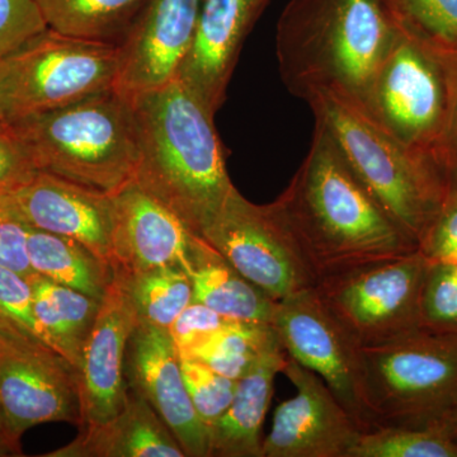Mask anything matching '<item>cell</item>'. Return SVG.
<instances>
[{
  "label": "cell",
  "instance_id": "1",
  "mask_svg": "<svg viewBox=\"0 0 457 457\" xmlns=\"http://www.w3.org/2000/svg\"><path fill=\"white\" fill-rule=\"evenodd\" d=\"M272 204L319 282L418 249L317 123L308 154Z\"/></svg>",
  "mask_w": 457,
  "mask_h": 457
},
{
  "label": "cell",
  "instance_id": "2",
  "mask_svg": "<svg viewBox=\"0 0 457 457\" xmlns=\"http://www.w3.org/2000/svg\"><path fill=\"white\" fill-rule=\"evenodd\" d=\"M131 99L139 140L135 182L201 237L234 188L215 116L179 78Z\"/></svg>",
  "mask_w": 457,
  "mask_h": 457
},
{
  "label": "cell",
  "instance_id": "3",
  "mask_svg": "<svg viewBox=\"0 0 457 457\" xmlns=\"http://www.w3.org/2000/svg\"><path fill=\"white\" fill-rule=\"evenodd\" d=\"M394 37L384 0H290L276 35L282 82L303 101L320 89L360 101Z\"/></svg>",
  "mask_w": 457,
  "mask_h": 457
},
{
  "label": "cell",
  "instance_id": "4",
  "mask_svg": "<svg viewBox=\"0 0 457 457\" xmlns=\"http://www.w3.org/2000/svg\"><path fill=\"white\" fill-rule=\"evenodd\" d=\"M305 101L361 182L420 246L450 194L437 156L400 143L342 90H317Z\"/></svg>",
  "mask_w": 457,
  "mask_h": 457
},
{
  "label": "cell",
  "instance_id": "5",
  "mask_svg": "<svg viewBox=\"0 0 457 457\" xmlns=\"http://www.w3.org/2000/svg\"><path fill=\"white\" fill-rule=\"evenodd\" d=\"M8 123L38 170L108 195L121 191L137 176L134 104L116 89Z\"/></svg>",
  "mask_w": 457,
  "mask_h": 457
},
{
  "label": "cell",
  "instance_id": "6",
  "mask_svg": "<svg viewBox=\"0 0 457 457\" xmlns=\"http://www.w3.org/2000/svg\"><path fill=\"white\" fill-rule=\"evenodd\" d=\"M457 396V336L426 328L362 348L370 429L437 423Z\"/></svg>",
  "mask_w": 457,
  "mask_h": 457
},
{
  "label": "cell",
  "instance_id": "7",
  "mask_svg": "<svg viewBox=\"0 0 457 457\" xmlns=\"http://www.w3.org/2000/svg\"><path fill=\"white\" fill-rule=\"evenodd\" d=\"M120 62V44L47 29L0 60V121L49 112L114 89Z\"/></svg>",
  "mask_w": 457,
  "mask_h": 457
},
{
  "label": "cell",
  "instance_id": "8",
  "mask_svg": "<svg viewBox=\"0 0 457 457\" xmlns=\"http://www.w3.org/2000/svg\"><path fill=\"white\" fill-rule=\"evenodd\" d=\"M200 237L276 303L319 285L273 204H252L236 187Z\"/></svg>",
  "mask_w": 457,
  "mask_h": 457
},
{
  "label": "cell",
  "instance_id": "9",
  "mask_svg": "<svg viewBox=\"0 0 457 457\" xmlns=\"http://www.w3.org/2000/svg\"><path fill=\"white\" fill-rule=\"evenodd\" d=\"M400 143L435 154L447 111V82L437 54L396 31L360 99Z\"/></svg>",
  "mask_w": 457,
  "mask_h": 457
},
{
  "label": "cell",
  "instance_id": "10",
  "mask_svg": "<svg viewBox=\"0 0 457 457\" xmlns=\"http://www.w3.org/2000/svg\"><path fill=\"white\" fill-rule=\"evenodd\" d=\"M428 260L420 249L319 282L329 311L361 348L420 328V300Z\"/></svg>",
  "mask_w": 457,
  "mask_h": 457
},
{
  "label": "cell",
  "instance_id": "11",
  "mask_svg": "<svg viewBox=\"0 0 457 457\" xmlns=\"http://www.w3.org/2000/svg\"><path fill=\"white\" fill-rule=\"evenodd\" d=\"M270 324L286 353L320 376L363 431H369L362 398V348L329 311L317 287L276 303Z\"/></svg>",
  "mask_w": 457,
  "mask_h": 457
},
{
  "label": "cell",
  "instance_id": "12",
  "mask_svg": "<svg viewBox=\"0 0 457 457\" xmlns=\"http://www.w3.org/2000/svg\"><path fill=\"white\" fill-rule=\"evenodd\" d=\"M0 418L17 441L42 423L79 427L73 366L50 348L0 338Z\"/></svg>",
  "mask_w": 457,
  "mask_h": 457
},
{
  "label": "cell",
  "instance_id": "13",
  "mask_svg": "<svg viewBox=\"0 0 457 457\" xmlns=\"http://www.w3.org/2000/svg\"><path fill=\"white\" fill-rule=\"evenodd\" d=\"M282 372L296 387L276 409L262 457H351L365 432L320 376L286 356Z\"/></svg>",
  "mask_w": 457,
  "mask_h": 457
},
{
  "label": "cell",
  "instance_id": "14",
  "mask_svg": "<svg viewBox=\"0 0 457 457\" xmlns=\"http://www.w3.org/2000/svg\"><path fill=\"white\" fill-rule=\"evenodd\" d=\"M0 198L27 227L78 240L112 267V195L37 170Z\"/></svg>",
  "mask_w": 457,
  "mask_h": 457
},
{
  "label": "cell",
  "instance_id": "15",
  "mask_svg": "<svg viewBox=\"0 0 457 457\" xmlns=\"http://www.w3.org/2000/svg\"><path fill=\"white\" fill-rule=\"evenodd\" d=\"M139 323V315L125 281L113 272L75 368L82 417L79 428L106 422L125 405L126 350Z\"/></svg>",
  "mask_w": 457,
  "mask_h": 457
},
{
  "label": "cell",
  "instance_id": "16",
  "mask_svg": "<svg viewBox=\"0 0 457 457\" xmlns=\"http://www.w3.org/2000/svg\"><path fill=\"white\" fill-rule=\"evenodd\" d=\"M125 378L128 386L152 405L186 456H210L209 428L189 398L167 329L137 324L126 350Z\"/></svg>",
  "mask_w": 457,
  "mask_h": 457
},
{
  "label": "cell",
  "instance_id": "17",
  "mask_svg": "<svg viewBox=\"0 0 457 457\" xmlns=\"http://www.w3.org/2000/svg\"><path fill=\"white\" fill-rule=\"evenodd\" d=\"M201 0H147L120 44L114 89L129 98L176 79L196 31Z\"/></svg>",
  "mask_w": 457,
  "mask_h": 457
},
{
  "label": "cell",
  "instance_id": "18",
  "mask_svg": "<svg viewBox=\"0 0 457 457\" xmlns=\"http://www.w3.org/2000/svg\"><path fill=\"white\" fill-rule=\"evenodd\" d=\"M112 196L113 272L132 276L176 266L191 275L196 236L185 222L135 180Z\"/></svg>",
  "mask_w": 457,
  "mask_h": 457
},
{
  "label": "cell",
  "instance_id": "19",
  "mask_svg": "<svg viewBox=\"0 0 457 457\" xmlns=\"http://www.w3.org/2000/svg\"><path fill=\"white\" fill-rule=\"evenodd\" d=\"M270 0H201L194 41L177 78L212 116L224 104L237 56Z\"/></svg>",
  "mask_w": 457,
  "mask_h": 457
},
{
  "label": "cell",
  "instance_id": "20",
  "mask_svg": "<svg viewBox=\"0 0 457 457\" xmlns=\"http://www.w3.org/2000/svg\"><path fill=\"white\" fill-rule=\"evenodd\" d=\"M46 457H185L179 442L140 394L128 386L116 416L79 428V435Z\"/></svg>",
  "mask_w": 457,
  "mask_h": 457
},
{
  "label": "cell",
  "instance_id": "21",
  "mask_svg": "<svg viewBox=\"0 0 457 457\" xmlns=\"http://www.w3.org/2000/svg\"><path fill=\"white\" fill-rule=\"evenodd\" d=\"M286 356L284 347L273 348L237 380L233 402L210 427V456L262 457L261 428Z\"/></svg>",
  "mask_w": 457,
  "mask_h": 457
},
{
  "label": "cell",
  "instance_id": "22",
  "mask_svg": "<svg viewBox=\"0 0 457 457\" xmlns=\"http://www.w3.org/2000/svg\"><path fill=\"white\" fill-rule=\"evenodd\" d=\"M194 302L231 320L272 323L276 302L248 281L203 237H195L191 255Z\"/></svg>",
  "mask_w": 457,
  "mask_h": 457
},
{
  "label": "cell",
  "instance_id": "23",
  "mask_svg": "<svg viewBox=\"0 0 457 457\" xmlns=\"http://www.w3.org/2000/svg\"><path fill=\"white\" fill-rule=\"evenodd\" d=\"M27 279L32 288L33 312L51 350L75 370L101 300L56 284L38 273Z\"/></svg>",
  "mask_w": 457,
  "mask_h": 457
},
{
  "label": "cell",
  "instance_id": "24",
  "mask_svg": "<svg viewBox=\"0 0 457 457\" xmlns=\"http://www.w3.org/2000/svg\"><path fill=\"white\" fill-rule=\"evenodd\" d=\"M27 252L38 275L102 300L113 278V269L71 237L29 228Z\"/></svg>",
  "mask_w": 457,
  "mask_h": 457
},
{
  "label": "cell",
  "instance_id": "25",
  "mask_svg": "<svg viewBox=\"0 0 457 457\" xmlns=\"http://www.w3.org/2000/svg\"><path fill=\"white\" fill-rule=\"evenodd\" d=\"M53 31L121 44L147 0H33Z\"/></svg>",
  "mask_w": 457,
  "mask_h": 457
},
{
  "label": "cell",
  "instance_id": "26",
  "mask_svg": "<svg viewBox=\"0 0 457 457\" xmlns=\"http://www.w3.org/2000/svg\"><path fill=\"white\" fill-rule=\"evenodd\" d=\"M276 347L282 345L272 324L233 321L213 333L185 359L203 361L213 371L237 381L253 369L264 353Z\"/></svg>",
  "mask_w": 457,
  "mask_h": 457
},
{
  "label": "cell",
  "instance_id": "27",
  "mask_svg": "<svg viewBox=\"0 0 457 457\" xmlns=\"http://www.w3.org/2000/svg\"><path fill=\"white\" fill-rule=\"evenodd\" d=\"M117 275L125 281L141 323L168 329L194 302L191 276L180 267H161L132 276Z\"/></svg>",
  "mask_w": 457,
  "mask_h": 457
},
{
  "label": "cell",
  "instance_id": "28",
  "mask_svg": "<svg viewBox=\"0 0 457 457\" xmlns=\"http://www.w3.org/2000/svg\"><path fill=\"white\" fill-rule=\"evenodd\" d=\"M396 31L436 53L457 54V0H384Z\"/></svg>",
  "mask_w": 457,
  "mask_h": 457
},
{
  "label": "cell",
  "instance_id": "29",
  "mask_svg": "<svg viewBox=\"0 0 457 457\" xmlns=\"http://www.w3.org/2000/svg\"><path fill=\"white\" fill-rule=\"evenodd\" d=\"M351 457H457V445L438 423L375 427L361 433Z\"/></svg>",
  "mask_w": 457,
  "mask_h": 457
},
{
  "label": "cell",
  "instance_id": "30",
  "mask_svg": "<svg viewBox=\"0 0 457 457\" xmlns=\"http://www.w3.org/2000/svg\"><path fill=\"white\" fill-rule=\"evenodd\" d=\"M0 338L51 350L33 312L29 279L4 266H0Z\"/></svg>",
  "mask_w": 457,
  "mask_h": 457
},
{
  "label": "cell",
  "instance_id": "31",
  "mask_svg": "<svg viewBox=\"0 0 457 457\" xmlns=\"http://www.w3.org/2000/svg\"><path fill=\"white\" fill-rule=\"evenodd\" d=\"M420 328L457 336V262L429 261L420 300Z\"/></svg>",
  "mask_w": 457,
  "mask_h": 457
},
{
  "label": "cell",
  "instance_id": "32",
  "mask_svg": "<svg viewBox=\"0 0 457 457\" xmlns=\"http://www.w3.org/2000/svg\"><path fill=\"white\" fill-rule=\"evenodd\" d=\"M180 370L192 404L210 431L233 402L237 381L213 371L196 359H180Z\"/></svg>",
  "mask_w": 457,
  "mask_h": 457
},
{
  "label": "cell",
  "instance_id": "33",
  "mask_svg": "<svg viewBox=\"0 0 457 457\" xmlns=\"http://www.w3.org/2000/svg\"><path fill=\"white\" fill-rule=\"evenodd\" d=\"M47 29L33 0H0V59Z\"/></svg>",
  "mask_w": 457,
  "mask_h": 457
},
{
  "label": "cell",
  "instance_id": "34",
  "mask_svg": "<svg viewBox=\"0 0 457 457\" xmlns=\"http://www.w3.org/2000/svg\"><path fill=\"white\" fill-rule=\"evenodd\" d=\"M233 321L237 320H231L203 303L192 302L167 330L180 359H185L200 348L213 333Z\"/></svg>",
  "mask_w": 457,
  "mask_h": 457
},
{
  "label": "cell",
  "instance_id": "35",
  "mask_svg": "<svg viewBox=\"0 0 457 457\" xmlns=\"http://www.w3.org/2000/svg\"><path fill=\"white\" fill-rule=\"evenodd\" d=\"M436 54L440 57L445 74H446L447 111L435 154L445 171L450 192H455L457 191V54Z\"/></svg>",
  "mask_w": 457,
  "mask_h": 457
},
{
  "label": "cell",
  "instance_id": "36",
  "mask_svg": "<svg viewBox=\"0 0 457 457\" xmlns=\"http://www.w3.org/2000/svg\"><path fill=\"white\" fill-rule=\"evenodd\" d=\"M29 228L0 198V266L26 278L36 273L27 252Z\"/></svg>",
  "mask_w": 457,
  "mask_h": 457
},
{
  "label": "cell",
  "instance_id": "37",
  "mask_svg": "<svg viewBox=\"0 0 457 457\" xmlns=\"http://www.w3.org/2000/svg\"><path fill=\"white\" fill-rule=\"evenodd\" d=\"M418 249L429 261L457 262V191L450 192Z\"/></svg>",
  "mask_w": 457,
  "mask_h": 457
},
{
  "label": "cell",
  "instance_id": "38",
  "mask_svg": "<svg viewBox=\"0 0 457 457\" xmlns=\"http://www.w3.org/2000/svg\"><path fill=\"white\" fill-rule=\"evenodd\" d=\"M37 170L11 123L0 121V192L26 182Z\"/></svg>",
  "mask_w": 457,
  "mask_h": 457
},
{
  "label": "cell",
  "instance_id": "39",
  "mask_svg": "<svg viewBox=\"0 0 457 457\" xmlns=\"http://www.w3.org/2000/svg\"><path fill=\"white\" fill-rule=\"evenodd\" d=\"M437 423L446 432L451 440L457 445V396L453 400L449 408L445 411V413L442 414Z\"/></svg>",
  "mask_w": 457,
  "mask_h": 457
},
{
  "label": "cell",
  "instance_id": "40",
  "mask_svg": "<svg viewBox=\"0 0 457 457\" xmlns=\"http://www.w3.org/2000/svg\"><path fill=\"white\" fill-rule=\"evenodd\" d=\"M22 449H21L20 441L14 440L11 433L5 428L2 418H0V456H21Z\"/></svg>",
  "mask_w": 457,
  "mask_h": 457
},
{
  "label": "cell",
  "instance_id": "41",
  "mask_svg": "<svg viewBox=\"0 0 457 457\" xmlns=\"http://www.w3.org/2000/svg\"><path fill=\"white\" fill-rule=\"evenodd\" d=\"M0 60H2V59H0Z\"/></svg>",
  "mask_w": 457,
  "mask_h": 457
}]
</instances>
